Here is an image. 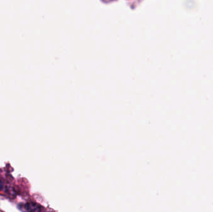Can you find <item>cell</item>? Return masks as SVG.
<instances>
[{"label":"cell","instance_id":"cell-1","mask_svg":"<svg viewBox=\"0 0 213 212\" xmlns=\"http://www.w3.org/2000/svg\"><path fill=\"white\" fill-rule=\"evenodd\" d=\"M21 207L24 212H41V206L35 202L25 203Z\"/></svg>","mask_w":213,"mask_h":212},{"label":"cell","instance_id":"cell-2","mask_svg":"<svg viewBox=\"0 0 213 212\" xmlns=\"http://www.w3.org/2000/svg\"><path fill=\"white\" fill-rule=\"evenodd\" d=\"M3 187V184L2 182V181L0 180V190H2Z\"/></svg>","mask_w":213,"mask_h":212}]
</instances>
